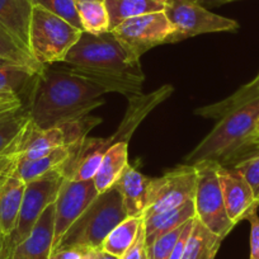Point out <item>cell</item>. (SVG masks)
Masks as SVG:
<instances>
[{
  "label": "cell",
  "mask_w": 259,
  "mask_h": 259,
  "mask_svg": "<svg viewBox=\"0 0 259 259\" xmlns=\"http://www.w3.org/2000/svg\"><path fill=\"white\" fill-rule=\"evenodd\" d=\"M32 0H0V26L28 49Z\"/></svg>",
  "instance_id": "d6986e66"
},
{
  "label": "cell",
  "mask_w": 259,
  "mask_h": 259,
  "mask_svg": "<svg viewBox=\"0 0 259 259\" xmlns=\"http://www.w3.org/2000/svg\"><path fill=\"white\" fill-rule=\"evenodd\" d=\"M126 218L128 216L123 207L121 194L113 186L94 198L93 202L65 233L52 254L69 248L102 249L107 235Z\"/></svg>",
  "instance_id": "277c9868"
},
{
  "label": "cell",
  "mask_w": 259,
  "mask_h": 259,
  "mask_svg": "<svg viewBox=\"0 0 259 259\" xmlns=\"http://www.w3.org/2000/svg\"><path fill=\"white\" fill-rule=\"evenodd\" d=\"M218 176L223 192L226 213L234 225L248 220L258 211L259 201L243 176L233 166L218 164Z\"/></svg>",
  "instance_id": "5bb4252c"
},
{
  "label": "cell",
  "mask_w": 259,
  "mask_h": 259,
  "mask_svg": "<svg viewBox=\"0 0 259 259\" xmlns=\"http://www.w3.org/2000/svg\"><path fill=\"white\" fill-rule=\"evenodd\" d=\"M55 236V202L39 216L29 235L14 249L9 259H50Z\"/></svg>",
  "instance_id": "2e32d148"
},
{
  "label": "cell",
  "mask_w": 259,
  "mask_h": 259,
  "mask_svg": "<svg viewBox=\"0 0 259 259\" xmlns=\"http://www.w3.org/2000/svg\"><path fill=\"white\" fill-rule=\"evenodd\" d=\"M75 146L76 144L71 146L57 148L55 150H52L51 153L46 154L42 158L34 159V160L19 159L16 168L17 173L21 177L22 181L27 184L29 182L34 181V179L39 178V177L45 176V174L50 173V171L61 169L64 166V164L71 158Z\"/></svg>",
  "instance_id": "7402d4cb"
},
{
  "label": "cell",
  "mask_w": 259,
  "mask_h": 259,
  "mask_svg": "<svg viewBox=\"0 0 259 259\" xmlns=\"http://www.w3.org/2000/svg\"><path fill=\"white\" fill-rule=\"evenodd\" d=\"M83 32L103 34L109 31V16L104 0H76Z\"/></svg>",
  "instance_id": "4316f807"
},
{
  "label": "cell",
  "mask_w": 259,
  "mask_h": 259,
  "mask_svg": "<svg viewBox=\"0 0 259 259\" xmlns=\"http://www.w3.org/2000/svg\"><path fill=\"white\" fill-rule=\"evenodd\" d=\"M193 220L194 219H192V220H189L188 223L184 225L183 231H182L181 236H179L178 240H177L176 245H174L173 250H171V254H170V256H169V259H182L183 258L187 240H188V236L192 231V226H193Z\"/></svg>",
  "instance_id": "e575fe53"
},
{
  "label": "cell",
  "mask_w": 259,
  "mask_h": 259,
  "mask_svg": "<svg viewBox=\"0 0 259 259\" xmlns=\"http://www.w3.org/2000/svg\"><path fill=\"white\" fill-rule=\"evenodd\" d=\"M196 2L202 4L203 7H220V6H224V4L235 2V0H196Z\"/></svg>",
  "instance_id": "f35d334b"
},
{
  "label": "cell",
  "mask_w": 259,
  "mask_h": 259,
  "mask_svg": "<svg viewBox=\"0 0 259 259\" xmlns=\"http://www.w3.org/2000/svg\"><path fill=\"white\" fill-rule=\"evenodd\" d=\"M101 85L61 69L45 66L37 74L24 103L32 123L39 130L85 117L104 103Z\"/></svg>",
  "instance_id": "6da1fadb"
},
{
  "label": "cell",
  "mask_w": 259,
  "mask_h": 259,
  "mask_svg": "<svg viewBox=\"0 0 259 259\" xmlns=\"http://www.w3.org/2000/svg\"><path fill=\"white\" fill-rule=\"evenodd\" d=\"M83 32L41 7L33 6L28 50L41 66L62 62Z\"/></svg>",
  "instance_id": "5b68a950"
},
{
  "label": "cell",
  "mask_w": 259,
  "mask_h": 259,
  "mask_svg": "<svg viewBox=\"0 0 259 259\" xmlns=\"http://www.w3.org/2000/svg\"><path fill=\"white\" fill-rule=\"evenodd\" d=\"M250 224V259H259V216L253 213L248 219Z\"/></svg>",
  "instance_id": "836d02e7"
},
{
  "label": "cell",
  "mask_w": 259,
  "mask_h": 259,
  "mask_svg": "<svg viewBox=\"0 0 259 259\" xmlns=\"http://www.w3.org/2000/svg\"><path fill=\"white\" fill-rule=\"evenodd\" d=\"M31 126L26 106L0 113V178L17 168Z\"/></svg>",
  "instance_id": "4fadbf2b"
},
{
  "label": "cell",
  "mask_w": 259,
  "mask_h": 259,
  "mask_svg": "<svg viewBox=\"0 0 259 259\" xmlns=\"http://www.w3.org/2000/svg\"><path fill=\"white\" fill-rule=\"evenodd\" d=\"M184 225L164 234V235L154 240L151 244L146 245V259H169L177 240H178L182 231H183Z\"/></svg>",
  "instance_id": "4dcf8cb0"
},
{
  "label": "cell",
  "mask_w": 259,
  "mask_h": 259,
  "mask_svg": "<svg viewBox=\"0 0 259 259\" xmlns=\"http://www.w3.org/2000/svg\"><path fill=\"white\" fill-rule=\"evenodd\" d=\"M4 245H6V236L3 234H0V259H6Z\"/></svg>",
  "instance_id": "60d3db41"
},
{
  "label": "cell",
  "mask_w": 259,
  "mask_h": 259,
  "mask_svg": "<svg viewBox=\"0 0 259 259\" xmlns=\"http://www.w3.org/2000/svg\"><path fill=\"white\" fill-rule=\"evenodd\" d=\"M98 194L93 181L78 182L64 179L55 200V236L52 251L69 228L78 220Z\"/></svg>",
  "instance_id": "7c38bea8"
},
{
  "label": "cell",
  "mask_w": 259,
  "mask_h": 259,
  "mask_svg": "<svg viewBox=\"0 0 259 259\" xmlns=\"http://www.w3.org/2000/svg\"><path fill=\"white\" fill-rule=\"evenodd\" d=\"M194 166L197 170V184L193 198L196 218L208 230L225 239L235 225L226 213L218 176V164L203 161Z\"/></svg>",
  "instance_id": "52a82bcc"
},
{
  "label": "cell",
  "mask_w": 259,
  "mask_h": 259,
  "mask_svg": "<svg viewBox=\"0 0 259 259\" xmlns=\"http://www.w3.org/2000/svg\"><path fill=\"white\" fill-rule=\"evenodd\" d=\"M256 134H259V121L258 123H256Z\"/></svg>",
  "instance_id": "7bdbcfd3"
},
{
  "label": "cell",
  "mask_w": 259,
  "mask_h": 259,
  "mask_svg": "<svg viewBox=\"0 0 259 259\" xmlns=\"http://www.w3.org/2000/svg\"><path fill=\"white\" fill-rule=\"evenodd\" d=\"M26 183L17 170L0 178V234L9 236L16 228Z\"/></svg>",
  "instance_id": "ac0fdd59"
},
{
  "label": "cell",
  "mask_w": 259,
  "mask_h": 259,
  "mask_svg": "<svg viewBox=\"0 0 259 259\" xmlns=\"http://www.w3.org/2000/svg\"><path fill=\"white\" fill-rule=\"evenodd\" d=\"M24 106L23 99L13 93H0V113L13 111Z\"/></svg>",
  "instance_id": "d590c367"
},
{
  "label": "cell",
  "mask_w": 259,
  "mask_h": 259,
  "mask_svg": "<svg viewBox=\"0 0 259 259\" xmlns=\"http://www.w3.org/2000/svg\"><path fill=\"white\" fill-rule=\"evenodd\" d=\"M194 218H196V211H194L193 200L174 208V210L145 216L144 229H145L146 245L151 244L164 234L181 228L187 221Z\"/></svg>",
  "instance_id": "44dd1931"
},
{
  "label": "cell",
  "mask_w": 259,
  "mask_h": 259,
  "mask_svg": "<svg viewBox=\"0 0 259 259\" xmlns=\"http://www.w3.org/2000/svg\"><path fill=\"white\" fill-rule=\"evenodd\" d=\"M101 122V118L88 114L75 121L65 122V123L46 130L37 128L32 123L19 159L34 160V159L42 158L57 148L75 145L88 138L89 131Z\"/></svg>",
  "instance_id": "8fae6325"
},
{
  "label": "cell",
  "mask_w": 259,
  "mask_h": 259,
  "mask_svg": "<svg viewBox=\"0 0 259 259\" xmlns=\"http://www.w3.org/2000/svg\"><path fill=\"white\" fill-rule=\"evenodd\" d=\"M168 0H104L109 16V31L128 18L164 12Z\"/></svg>",
  "instance_id": "603a6c76"
},
{
  "label": "cell",
  "mask_w": 259,
  "mask_h": 259,
  "mask_svg": "<svg viewBox=\"0 0 259 259\" xmlns=\"http://www.w3.org/2000/svg\"><path fill=\"white\" fill-rule=\"evenodd\" d=\"M164 13L174 27L169 44L215 32H233L239 28L234 19L208 11L196 0H168Z\"/></svg>",
  "instance_id": "ba28073f"
},
{
  "label": "cell",
  "mask_w": 259,
  "mask_h": 259,
  "mask_svg": "<svg viewBox=\"0 0 259 259\" xmlns=\"http://www.w3.org/2000/svg\"><path fill=\"white\" fill-rule=\"evenodd\" d=\"M128 165V143L112 144L104 153L101 166L93 182L98 193L108 191L121 178L122 173Z\"/></svg>",
  "instance_id": "ffe728a7"
},
{
  "label": "cell",
  "mask_w": 259,
  "mask_h": 259,
  "mask_svg": "<svg viewBox=\"0 0 259 259\" xmlns=\"http://www.w3.org/2000/svg\"><path fill=\"white\" fill-rule=\"evenodd\" d=\"M64 179L62 171L57 169L26 184L16 228L11 235L6 236V259L11 258L14 249L29 235L42 212L55 202Z\"/></svg>",
  "instance_id": "8992f818"
},
{
  "label": "cell",
  "mask_w": 259,
  "mask_h": 259,
  "mask_svg": "<svg viewBox=\"0 0 259 259\" xmlns=\"http://www.w3.org/2000/svg\"><path fill=\"white\" fill-rule=\"evenodd\" d=\"M258 121L259 97L221 117L211 133L186 156L184 164L212 161L229 166L235 154L256 134Z\"/></svg>",
  "instance_id": "3957f363"
},
{
  "label": "cell",
  "mask_w": 259,
  "mask_h": 259,
  "mask_svg": "<svg viewBox=\"0 0 259 259\" xmlns=\"http://www.w3.org/2000/svg\"><path fill=\"white\" fill-rule=\"evenodd\" d=\"M173 85L166 84V85L160 87L159 89L149 94L141 93L128 97V107H127V111L122 118L121 123H119L118 128L113 135L106 139L108 146H111L112 144L121 143V141L128 143L131 136L135 133V130L140 126L144 118L155 107H158L165 99H168L170 94L173 93Z\"/></svg>",
  "instance_id": "9a60e30c"
},
{
  "label": "cell",
  "mask_w": 259,
  "mask_h": 259,
  "mask_svg": "<svg viewBox=\"0 0 259 259\" xmlns=\"http://www.w3.org/2000/svg\"><path fill=\"white\" fill-rule=\"evenodd\" d=\"M62 62L66 64L65 70L98 84L107 93L141 94L145 81L140 60L130 54L112 32H83Z\"/></svg>",
  "instance_id": "7a4b0ae2"
},
{
  "label": "cell",
  "mask_w": 259,
  "mask_h": 259,
  "mask_svg": "<svg viewBox=\"0 0 259 259\" xmlns=\"http://www.w3.org/2000/svg\"><path fill=\"white\" fill-rule=\"evenodd\" d=\"M259 97V74L250 81V83L245 84L234 94H231L228 98L223 99L216 103L208 104V106L201 107V108L196 109L194 113L198 116H202L205 118H212V119H220L221 117L225 116L233 109L238 108V107L243 106V104L248 103V102L253 101V99Z\"/></svg>",
  "instance_id": "d4e9b609"
},
{
  "label": "cell",
  "mask_w": 259,
  "mask_h": 259,
  "mask_svg": "<svg viewBox=\"0 0 259 259\" xmlns=\"http://www.w3.org/2000/svg\"><path fill=\"white\" fill-rule=\"evenodd\" d=\"M197 170L194 165L183 164L166 171L159 178H151L143 218L174 210L194 198Z\"/></svg>",
  "instance_id": "9c48e42d"
},
{
  "label": "cell",
  "mask_w": 259,
  "mask_h": 259,
  "mask_svg": "<svg viewBox=\"0 0 259 259\" xmlns=\"http://www.w3.org/2000/svg\"><path fill=\"white\" fill-rule=\"evenodd\" d=\"M0 57L28 66L37 73H41L45 68L32 57L29 50L22 42H19L2 26H0Z\"/></svg>",
  "instance_id": "f1b7e54d"
},
{
  "label": "cell",
  "mask_w": 259,
  "mask_h": 259,
  "mask_svg": "<svg viewBox=\"0 0 259 259\" xmlns=\"http://www.w3.org/2000/svg\"><path fill=\"white\" fill-rule=\"evenodd\" d=\"M13 65H22L18 64L16 61H12L9 59H4V57H0V68H7V66H13Z\"/></svg>",
  "instance_id": "ab89813d"
},
{
  "label": "cell",
  "mask_w": 259,
  "mask_h": 259,
  "mask_svg": "<svg viewBox=\"0 0 259 259\" xmlns=\"http://www.w3.org/2000/svg\"><path fill=\"white\" fill-rule=\"evenodd\" d=\"M118 259H146V238L144 223L133 245L130 246Z\"/></svg>",
  "instance_id": "d6a6232c"
},
{
  "label": "cell",
  "mask_w": 259,
  "mask_h": 259,
  "mask_svg": "<svg viewBox=\"0 0 259 259\" xmlns=\"http://www.w3.org/2000/svg\"><path fill=\"white\" fill-rule=\"evenodd\" d=\"M144 223V218H126L107 235L102 244V250L114 256H121L133 245L139 230Z\"/></svg>",
  "instance_id": "484cf974"
},
{
  "label": "cell",
  "mask_w": 259,
  "mask_h": 259,
  "mask_svg": "<svg viewBox=\"0 0 259 259\" xmlns=\"http://www.w3.org/2000/svg\"><path fill=\"white\" fill-rule=\"evenodd\" d=\"M37 74L39 73L24 65L0 68V93H13L21 98L22 94L28 96V89H31Z\"/></svg>",
  "instance_id": "83f0119b"
},
{
  "label": "cell",
  "mask_w": 259,
  "mask_h": 259,
  "mask_svg": "<svg viewBox=\"0 0 259 259\" xmlns=\"http://www.w3.org/2000/svg\"><path fill=\"white\" fill-rule=\"evenodd\" d=\"M99 259H118V256H114V255H112V254L106 253V251L102 250V251H101V256H99Z\"/></svg>",
  "instance_id": "b9f144b4"
},
{
  "label": "cell",
  "mask_w": 259,
  "mask_h": 259,
  "mask_svg": "<svg viewBox=\"0 0 259 259\" xmlns=\"http://www.w3.org/2000/svg\"><path fill=\"white\" fill-rule=\"evenodd\" d=\"M111 32L130 54L140 60L149 50L169 44L174 27L164 12H156L126 19Z\"/></svg>",
  "instance_id": "30bf717a"
},
{
  "label": "cell",
  "mask_w": 259,
  "mask_h": 259,
  "mask_svg": "<svg viewBox=\"0 0 259 259\" xmlns=\"http://www.w3.org/2000/svg\"><path fill=\"white\" fill-rule=\"evenodd\" d=\"M151 178L146 177L133 165H127L114 187L118 189L123 207L130 218H143L148 200Z\"/></svg>",
  "instance_id": "e0dca14e"
},
{
  "label": "cell",
  "mask_w": 259,
  "mask_h": 259,
  "mask_svg": "<svg viewBox=\"0 0 259 259\" xmlns=\"http://www.w3.org/2000/svg\"><path fill=\"white\" fill-rule=\"evenodd\" d=\"M233 168H235L245 178V181L248 182L251 191H253L254 196L259 201V154L235 164Z\"/></svg>",
  "instance_id": "1f68e13d"
},
{
  "label": "cell",
  "mask_w": 259,
  "mask_h": 259,
  "mask_svg": "<svg viewBox=\"0 0 259 259\" xmlns=\"http://www.w3.org/2000/svg\"><path fill=\"white\" fill-rule=\"evenodd\" d=\"M32 4L46 9L47 12L64 19L83 32L78 9H76V0H32Z\"/></svg>",
  "instance_id": "f546056e"
},
{
  "label": "cell",
  "mask_w": 259,
  "mask_h": 259,
  "mask_svg": "<svg viewBox=\"0 0 259 259\" xmlns=\"http://www.w3.org/2000/svg\"><path fill=\"white\" fill-rule=\"evenodd\" d=\"M223 240L224 238L213 234L194 218L182 259H215Z\"/></svg>",
  "instance_id": "cb8c5ba5"
},
{
  "label": "cell",
  "mask_w": 259,
  "mask_h": 259,
  "mask_svg": "<svg viewBox=\"0 0 259 259\" xmlns=\"http://www.w3.org/2000/svg\"><path fill=\"white\" fill-rule=\"evenodd\" d=\"M101 251V248H85L83 250L80 259H99Z\"/></svg>",
  "instance_id": "74e56055"
},
{
  "label": "cell",
  "mask_w": 259,
  "mask_h": 259,
  "mask_svg": "<svg viewBox=\"0 0 259 259\" xmlns=\"http://www.w3.org/2000/svg\"><path fill=\"white\" fill-rule=\"evenodd\" d=\"M85 248H69L57 250L54 253L50 259H80L83 250Z\"/></svg>",
  "instance_id": "8d00e7d4"
}]
</instances>
